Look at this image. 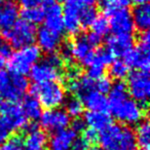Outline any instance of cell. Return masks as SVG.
<instances>
[{"label":"cell","mask_w":150,"mask_h":150,"mask_svg":"<svg viewBox=\"0 0 150 150\" xmlns=\"http://www.w3.org/2000/svg\"><path fill=\"white\" fill-rule=\"evenodd\" d=\"M91 145L83 139V138H75V140L72 143L71 150H88Z\"/></svg>","instance_id":"35"},{"label":"cell","mask_w":150,"mask_h":150,"mask_svg":"<svg viewBox=\"0 0 150 150\" xmlns=\"http://www.w3.org/2000/svg\"><path fill=\"white\" fill-rule=\"evenodd\" d=\"M150 35L142 32L137 46L125 57L127 65L138 71H148L150 66Z\"/></svg>","instance_id":"9"},{"label":"cell","mask_w":150,"mask_h":150,"mask_svg":"<svg viewBox=\"0 0 150 150\" xmlns=\"http://www.w3.org/2000/svg\"><path fill=\"white\" fill-rule=\"evenodd\" d=\"M0 114L1 122L9 129V132L25 129L28 125V119L25 116L21 106L16 102L0 103Z\"/></svg>","instance_id":"10"},{"label":"cell","mask_w":150,"mask_h":150,"mask_svg":"<svg viewBox=\"0 0 150 150\" xmlns=\"http://www.w3.org/2000/svg\"><path fill=\"white\" fill-rule=\"evenodd\" d=\"M5 57L4 56H2V54L0 52V72L2 71V69L4 68V66H5V64H6V61H5Z\"/></svg>","instance_id":"42"},{"label":"cell","mask_w":150,"mask_h":150,"mask_svg":"<svg viewBox=\"0 0 150 150\" xmlns=\"http://www.w3.org/2000/svg\"><path fill=\"white\" fill-rule=\"evenodd\" d=\"M27 135L23 141L24 150H45L47 146V136L36 125H27Z\"/></svg>","instance_id":"17"},{"label":"cell","mask_w":150,"mask_h":150,"mask_svg":"<svg viewBox=\"0 0 150 150\" xmlns=\"http://www.w3.org/2000/svg\"><path fill=\"white\" fill-rule=\"evenodd\" d=\"M0 150H1V149H0Z\"/></svg>","instance_id":"49"},{"label":"cell","mask_w":150,"mask_h":150,"mask_svg":"<svg viewBox=\"0 0 150 150\" xmlns=\"http://www.w3.org/2000/svg\"><path fill=\"white\" fill-rule=\"evenodd\" d=\"M129 67L127 66L125 61L117 60L113 61L110 64L109 74H110V77H112L113 79H116L117 81H121L129 76Z\"/></svg>","instance_id":"28"},{"label":"cell","mask_w":150,"mask_h":150,"mask_svg":"<svg viewBox=\"0 0 150 150\" xmlns=\"http://www.w3.org/2000/svg\"><path fill=\"white\" fill-rule=\"evenodd\" d=\"M22 16L25 22L32 25L41 23L44 20V13L41 7H33V8H24Z\"/></svg>","instance_id":"29"},{"label":"cell","mask_w":150,"mask_h":150,"mask_svg":"<svg viewBox=\"0 0 150 150\" xmlns=\"http://www.w3.org/2000/svg\"><path fill=\"white\" fill-rule=\"evenodd\" d=\"M129 96L142 107L147 105L150 97V78L148 71H134L127 76Z\"/></svg>","instance_id":"7"},{"label":"cell","mask_w":150,"mask_h":150,"mask_svg":"<svg viewBox=\"0 0 150 150\" xmlns=\"http://www.w3.org/2000/svg\"><path fill=\"white\" fill-rule=\"evenodd\" d=\"M34 96L40 103L41 107L54 109L62 106L67 99L66 90L59 81H48L34 84L31 90Z\"/></svg>","instance_id":"3"},{"label":"cell","mask_w":150,"mask_h":150,"mask_svg":"<svg viewBox=\"0 0 150 150\" xmlns=\"http://www.w3.org/2000/svg\"><path fill=\"white\" fill-rule=\"evenodd\" d=\"M83 107L88 109V111H106L108 103H107V98L105 95L99 93L98 91H93V92L86 94L81 99Z\"/></svg>","instance_id":"23"},{"label":"cell","mask_w":150,"mask_h":150,"mask_svg":"<svg viewBox=\"0 0 150 150\" xmlns=\"http://www.w3.org/2000/svg\"><path fill=\"white\" fill-rule=\"evenodd\" d=\"M109 29L114 35H132L135 30L132 13L127 7H117L107 13Z\"/></svg>","instance_id":"11"},{"label":"cell","mask_w":150,"mask_h":150,"mask_svg":"<svg viewBox=\"0 0 150 150\" xmlns=\"http://www.w3.org/2000/svg\"><path fill=\"white\" fill-rule=\"evenodd\" d=\"M0 122H1V119H0Z\"/></svg>","instance_id":"47"},{"label":"cell","mask_w":150,"mask_h":150,"mask_svg":"<svg viewBox=\"0 0 150 150\" xmlns=\"http://www.w3.org/2000/svg\"><path fill=\"white\" fill-rule=\"evenodd\" d=\"M83 121L88 129L102 132L111 125V116L106 111H88Z\"/></svg>","instance_id":"21"},{"label":"cell","mask_w":150,"mask_h":150,"mask_svg":"<svg viewBox=\"0 0 150 150\" xmlns=\"http://www.w3.org/2000/svg\"><path fill=\"white\" fill-rule=\"evenodd\" d=\"M1 150H24L23 140L19 136H13L6 140L3 143Z\"/></svg>","instance_id":"31"},{"label":"cell","mask_w":150,"mask_h":150,"mask_svg":"<svg viewBox=\"0 0 150 150\" xmlns=\"http://www.w3.org/2000/svg\"><path fill=\"white\" fill-rule=\"evenodd\" d=\"M3 2H4V1H3V0H0V6H1V4H2Z\"/></svg>","instance_id":"46"},{"label":"cell","mask_w":150,"mask_h":150,"mask_svg":"<svg viewBox=\"0 0 150 150\" xmlns=\"http://www.w3.org/2000/svg\"><path fill=\"white\" fill-rule=\"evenodd\" d=\"M102 150H136L135 132L127 125H112L98 138Z\"/></svg>","instance_id":"2"},{"label":"cell","mask_w":150,"mask_h":150,"mask_svg":"<svg viewBox=\"0 0 150 150\" xmlns=\"http://www.w3.org/2000/svg\"><path fill=\"white\" fill-rule=\"evenodd\" d=\"M136 145L140 150H149L150 147V127L147 120H142L138 123L135 132Z\"/></svg>","instance_id":"26"},{"label":"cell","mask_w":150,"mask_h":150,"mask_svg":"<svg viewBox=\"0 0 150 150\" xmlns=\"http://www.w3.org/2000/svg\"><path fill=\"white\" fill-rule=\"evenodd\" d=\"M0 100H1V97H0Z\"/></svg>","instance_id":"48"},{"label":"cell","mask_w":150,"mask_h":150,"mask_svg":"<svg viewBox=\"0 0 150 150\" xmlns=\"http://www.w3.org/2000/svg\"><path fill=\"white\" fill-rule=\"evenodd\" d=\"M29 82L24 75L11 71L0 72V97L9 102H17L24 98L27 93Z\"/></svg>","instance_id":"4"},{"label":"cell","mask_w":150,"mask_h":150,"mask_svg":"<svg viewBox=\"0 0 150 150\" xmlns=\"http://www.w3.org/2000/svg\"><path fill=\"white\" fill-rule=\"evenodd\" d=\"M113 54L108 48H99L94 52L90 64L88 65V76L92 79L97 80L104 76V71L107 66L113 62Z\"/></svg>","instance_id":"14"},{"label":"cell","mask_w":150,"mask_h":150,"mask_svg":"<svg viewBox=\"0 0 150 150\" xmlns=\"http://www.w3.org/2000/svg\"><path fill=\"white\" fill-rule=\"evenodd\" d=\"M77 134L71 129H65L52 134L47 141L48 150H71L72 143Z\"/></svg>","instance_id":"19"},{"label":"cell","mask_w":150,"mask_h":150,"mask_svg":"<svg viewBox=\"0 0 150 150\" xmlns=\"http://www.w3.org/2000/svg\"><path fill=\"white\" fill-rule=\"evenodd\" d=\"M1 35L11 47L19 50L25 46L32 45V43L35 41L36 29L34 25L22 20L18 21L11 29L2 32Z\"/></svg>","instance_id":"6"},{"label":"cell","mask_w":150,"mask_h":150,"mask_svg":"<svg viewBox=\"0 0 150 150\" xmlns=\"http://www.w3.org/2000/svg\"><path fill=\"white\" fill-rule=\"evenodd\" d=\"M45 60L47 61L50 64H52L54 68L59 69V70H61L62 67H63V65H64V62H63L62 58H61L60 54H59L58 52H52V54H48L47 57L45 58Z\"/></svg>","instance_id":"34"},{"label":"cell","mask_w":150,"mask_h":150,"mask_svg":"<svg viewBox=\"0 0 150 150\" xmlns=\"http://www.w3.org/2000/svg\"><path fill=\"white\" fill-rule=\"evenodd\" d=\"M5 43V40H4V38L2 37V35H1V33H0V47L3 45V44Z\"/></svg>","instance_id":"44"},{"label":"cell","mask_w":150,"mask_h":150,"mask_svg":"<svg viewBox=\"0 0 150 150\" xmlns=\"http://www.w3.org/2000/svg\"><path fill=\"white\" fill-rule=\"evenodd\" d=\"M135 4L137 5H144V4H148L149 0H132Z\"/></svg>","instance_id":"43"},{"label":"cell","mask_w":150,"mask_h":150,"mask_svg":"<svg viewBox=\"0 0 150 150\" xmlns=\"http://www.w3.org/2000/svg\"><path fill=\"white\" fill-rule=\"evenodd\" d=\"M88 150H102L100 147H97V146H93V147H90Z\"/></svg>","instance_id":"45"},{"label":"cell","mask_w":150,"mask_h":150,"mask_svg":"<svg viewBox=\"0 0 150 150\" xmlns=\"http://www.w3.org/2000/svg\"><path fill=\"white\" fill-rule=\"evenodd\" d=\"M99 2V4L101 5L103 9L105 11V13H108V11H112L114 8H117L116 3H115V0H97Z\"/></svg>","instance_id":"37"},{"label":"cell","mask_w":150,"mask_h":150,"mask_svg":"<svg viewBox=\"0 0 150 150\" xmlns=\"http://www.w3.org/2000/svg\"><path fill=\"white\" fill-rule=\"evenodd\" d=\"M131 2L132 0H115L117 7H127Z\"/></svg>","instance_id":"41"},{"label":"cell","mask_w":150,"mask_h":150,"mask_svg":"<svg viewBox=\"0 0 150 150\" xmlns=\"http://www.w3.org/2000/svg\"><path fill=\"white\" fill-rule=\"evenodd\" d=\"M69 88L74 95H76V98L81 99L86 94L96 90V80L88 77V75H80L77 79L68 82Z\"/></svg>","instance_id":"22"},{"label":"cell","mask_w":150,"mask_h":150,"mask_svg":"<svg viewBox=\"0 0 150 150\" xmlns=\"http://www.w3.org/2000/svg\"><path fill=\"white\" fill-rule=\"evenodd\" d=\"M134 47L133 35H113L107 41V48L113 57H125Z\"/></svg>","instance_id":"18"},{"label":"cell","mask_w":150,"mask_h":150,"mask_svg":"<svg viewBox=\"0 0 150 150\" xmlns=\"http://www.w3.org/2000/svg\"><path fill=\"white\" fill-rule=\"evenodd\" d=\"M19 21V7L13 1L3 2L0 6V30L1 33L11 29Z\"/></svg>","instance_id":"20"},{"label":"cell","mask_w":150,"mask_h":150,"mask_svg":"<svg viewBox=\"0 0 150 150\" xmlns=\"http://www.w3.org/2000/svg\"><path fill=\"white\" fill-rule=\"evenodd\" d=\"M39 120L42 129L52 133L67 129L70 125V117L65 110L60 108L47 109L43 111L40 115Z\"/></svg>","instance_id":"12"},{"label":"cell","mask_w":150,"mask_h":150,"mask_svg":"<svg viewBox=\"0 0 150 150\" xmlns=\"http://www.w3.org/2000/svg\"><path fill=\"white\" fill-rule=\"evenodd\" d=\"M40 57V50L33 44L19 48L9 56L8 69L16 74L25 75L30 72L34 65L39 62Z\"/></svg>","instance_id":"5"},{"label":"cell","mask_w":150,"mask_h":150,"mask_svg":"<svg viewBox=\"0 0 150 150\" xmlns=\"http://www.w3.org/2000/svg\"><path fill=\"white\" fill-rule=\"evenodd\" d=\"M91 27H92V33L97 35L98 37L102 38V39L108 34V32L110 31L108 20L105 17H99L98 16Z\"/></svg>","instance_id":"30"},{"label":"cell","mask_w":150,"mask_h":150,"mask_svg":"<svg viewBox=\"0 0 150 150\" xmlns=\"http://www.w3.org/2000/svg\"><path fill=\"white\" fill-rule=\"evenodd\" d=\"M86 123H84L83 119H81L79 117V118H75L74 120H73L72 122V131L75 132V133L77 134L78 132H83L84 129H86Z\"/></svg>","instance_id":"39"},{"label":"cell","mask_w":150,"mask_h":150,"mask_svg":"<svg viewBox=\"0 0 150 150\" xmlns=\"http://www.w3.org/2000/svg\"><path fill=\"white\" fill-rule=\"evenodd\" d=\"M111 86H112V84H111V80L109 77L102 76L101 78L96 80V90L103 95L109 93V91L111 90Z\"/></svg>","instance_id":"33"},{"label":"cell","mask_w":150,"mask_h":150,"mask_svg":"<svg viewBox=\"0 0 150 150\" xmlns=\"http://www.w3.org/2000/svg\"><path fill=\"white\" fill-rule=\"evenodd\" d=\"M9 129L3 125L2 122H0V144H3L9 137Z\"/></svg>","instance_id":"40"},{"label":"cell","mask_w":150,"mask_h":150,"mask_svg":"<svg viewBox=\"0 0 150 150\" xmlns=\"http://www.w3.org/2000/svg\"><path fill=\"white\" fill-rule=\"evenodd\" d=\"M42 11L44 13V22L47 29L62 34L64 32L63 9L57 0H43Z\"/></svg>","instance_id":"13"},{"label":"cell","mask_w":150,"mask_h":150,"mask_svg":"<svg viewBox=\"0 0 150 150\" xmlns=\"http://www.w3.org/2000/svg\"><path fill=\"white\" fill-rule=\"evenodd\" d=\"M84 140L88 142V144H95L97 141H98V138H99V135L96 131L92 129H86L83 131V136H82Z\"/></svg>","instance_id":"36"},{"label":"cell","mask_w":150,"mask_h":150,"mask_svg":"<svg viewBox=\"0 0 150 150\" xmlns=\"http://www.w3.org/2000/svg\"><path fill=\"white\" fill-rule=\"evenodd\" d=\"M59 69L54 68L52 64L44 59L35 64L30 70V78L35 82V84L43 83L48 81H56L60 76Z\"/></svg>","instance_id":"16"},{"label":"cell","mask_w":150,"mask_h":150,"mask_svg":"<svg viewBox=\"0 0 150 150\" xmlns=\"http://www.w3.org/2000/svg\"><path fill=\"white\" fill-rule=\"evenodd\" d=\"M59 54H60V57L62 58V60L64 63H69V64H70L71 62H73L71 42H65V43L61 44Z\"/></svg>","instance_id":"32"},{"label":"cell","mask_w":150,"mask_h":150,"mask_svg":"<svg viewBox=\"0 0 150 150\" xmlns=\"http://www.w3.org/2000/svg\"><path fill=\"white\" fill-rule=\"evenodd\" d=\"M101 42L102 38L98 37L92 32L77 36L74 41L71 42L73 60L88 67L94 56L95 47H97Z\"/></svg>","instance_id":"8"},{"label":"cell","mask_w":150,"mask_h":150,"mask_svg":"<svg viewBox=\"0 0 150 150\" xmlns=\"http://www.w3.org/2000/svg\"><path fill=\"white\" fill-rule=\"evenodd\" d=\"M132 13L134 26L141 32H147L150 26V7L148 4L137 5Z\"/></svg>","instance_id":"24"},{"label":"cell","mask_w":150,"mask_h":150,"mask_svg":"<svg viewBox=\"0 0 150 150\" xmlns=\"http://www.w3.org/2000/svg\"><path fill=\"white\" fill-rule=\"evenodd\" d=\"M35 40L38 44L37 47L48 54L56 52V50L60 48L62 44V34L52 31L46 27H41L36 31Z\"/></svg>","instance_id":"15"},{"label":"cell","mask_w":150,"mask_h":150,"mask_svg":"<svg viewBox=\"0 0 150 150\" xmlns=\"http://www.w3.org/2000/svg\"><path fill=\"white\" fill-rule=\"evenodd\" d=\"M107 103L111 116L125 125H137L144 117V108L129 96L127 86L122 81L111 86Z\"/></svg>","instance_id":"1"},{"label":"cell","mask_w":150,"mask_h":150,"mask_svg":"<svg viewBox=\"0 0 150 150\" xmlns=\"http://www.w3.org/2000/svg\"><path fill=\"white\" fill-rule=\"evenodd\" d=\"M65 112L68 114V116L73 118H79L82 115L84 110V107L82 105L81 101L76 97H70L65 100Z\"/></svg>","instance_id":"27"},{"label":"cell","mask_w":150,"mask_h":150,"mask_svg":"<svg viewBox=\"0 0 150 150\" xmlns=\"http://www.w3.org/2000/svg\"><path fill=\"white\" fill-rule=\"evenodd\" d=\"M43 0H19V3L24 8H33V7H39L42 4Z\"/></svg>","instance_id":"38"},{"label":"cell","mask_w":150,"mask_h":150,"mask_svg":"<svg viewBox=\"0 0 150 150\" xmlns=\"http://www.w3.org/2000/svg\"><path fill=\"white\" fill-rule=\"evenodd\" d=\"M27 119L37 120L42 113V107L34 96H27L23 99L21 106Z\"/></svg>","instance_id":"25"}]
</instances>
